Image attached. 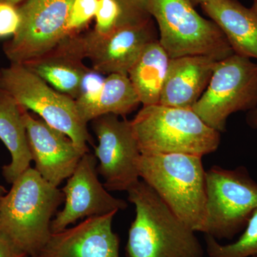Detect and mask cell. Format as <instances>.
<instances>
[{"instance_id":"obj_1","label":"cell","mask_w":257,"mask_h":257,"mask_svg":"<svg viewBox=\"0 0 257 257\" xmlns=\"http://www.w3.org/2000/svg\"><path fill=\"white\" fill-rule=\"evenodd\" d=\"M135 207L128 229L126 257H203L196 232L179 219L143 180L127 191Z\"/></svg>"},{"instance_id":"obj_2","label":"cell","mask_w":257,"mask_h":257,"mask_svg":"<svg viewBox=\"0 0 257 257\" xmlns=\"http://www.w3.org/2000/svg\"><path fill=\"white\" fill-rule=\"evenodd\" d=\"M64 201L61 189L30 167L3 198L0 231L29 256H35L50 239L52 216Z\"/></svg>"},{"instance_id":"obj_3","label":"cell","mask_w":257,"mask_h":257,"mask_svg":"<svg viewBox=\"0 0 257 257\" xmlns=\"http://www.w3.org/2000/svg\"><path fill=\"white\" fill-rule=\"evenodd\" d=\"M140 178L195 232H202L207 185L202 157L185 154L142 155Z\"/></svg>"},{"instance_id":"obj_4","label":"cell","mask_w":257,"mask_h":257,"mask_svg":"<svg viewBox=\"0 0 257 257\" xmlns=\"http://www.w3.org/2000/svg\"><path fill=\"white\" fill-rule=\"evenodd\" d=\"M141 155L185 154L203 157L216 151L221 133L191 109L143 106L131 120Z\"/></svg>"},{"instance_id":"obj_5","label":"cell","mask_w":257,"mask_h":257,"mask_svg":"<svg viewBox=\"0 0 257 257\" xmlns=\"http://www.w3.org/2000/svg\"><path fill=\"white\" fill-rule=\"evenodd\" d=\"M149 13L170 58L202 55L220 61L234 54L219 27L198 14L187 0H149Z\"/></svg>"},{"instance_id":"obj_6","label":"cell","mask_w":257,"mask_h":257,"mask_svg":"<svg viewBox=\"0 0 257 257\" xmlns=\"http://www.w3.org/2000/svg\"><path fill=\"white\" fill-rule=\"evenodd\" d=\"M0 88L20 106L65 134L83 154L89 152L87 143L93 145L92 138L72 98L57 92L23 64L1 68Z\"/></svg>"},{"instance_id":"obj_7","label":"cell","mask_w":257,"mask_h":257,"mask_svg":"<svg viewBox=\"0 0 257 257\" xmlns=\"http://www.w3.org/2000/svg\"><path fill=\"white\" fill-rule=\"evenodd\" d=\"M207 204L202 233L216 240L232 239L245 229L257 209V182L246 167L206 171Z\"/></svg>"},{"instance_id":"obj_8","label":"cell","mask_w":257,"mask_h":257,"mask_svg":"<svg viewBox=\"0 0 257 257\" xmlns=\"http://www.w3.org/2000/svg\"><path fill=\"white\" fill-rule=\"evenodd\" d=\"M257 107V63L233 54L218 61L205 92L192 109L210 127L226 131L228 118Z\"/></svg>"},{"instance_id":"obj_9","label":"cell","mask_w":257,"mask_h":257,"mask_svg":"<svg viewBox=\"0 0 257 257\" xmlns=\"http://www.w3.org/2000/svg\"><path fill=\"white\" fill-rule=\"evenodd\" d=\"M74 0H25L21 23L3 50L10 63L25 64L55 48L63 39Z\"/></svg>"},{"instance_id":"obj_10","label":"cell","mask_w":257,"mask_h":257,"mask_svg":"<svg viewBox=\"0 0 257 257\" xmlns=\"http://www.w3.org/2000/svg\"><path fill=\"white\" fill-rule=\"evenodd\" d=\"M92 124L99 141L94 147V156L99 161L97 172L104 179V187L109 192H127L140 181L142 155L132 121L107 114L93 119Z\"/></svg>"},{"instance_id":"obj_11","label":"cell","mask_w":257,"mask_h":257,"mask_svg":"<svg viewBox=\"0 0 257 257\" xmlns=\"http://www.w3.org/2000/svg\"><path fill=\"white\" fill-rule=\"evenodd\" d=\"M83 60L92 62V69L102 74L128 72L150 42L158 40L152 18L126 25L106 35L94 30L70 37Z\"/></svg>"},{"instance_id":"obj_12","label":"cell","mask_w":257,"mask_h":257,"mask_svg":"<svg viewBox=\"0 0 257 257\" xmlns=\"http://www.w3.org/2000/svg\"><path fill=\"white\" fill-rule=\"evenodd\" d=\"M97 174L96 157L87 152L61 189L64 195V206L51 222L52 234L64 231L82 218L106 215L127 207L125 201L109 194Z\"/></svg>"},{"instance_id":"obj_13","label":"cell","mask_w":257,"mask_h":257,"mask_svg":"<svg viewBox=\"0 0 257 257\" xmlns=\"http://www.w3.org/2000/svg\"><path fill=\"white\" fill-rule=\"evenodd\" d=\"M23 118L35 170L49 183L58 187L74 173L84 154L65 134L35 117L25 108Z\"/></svg>"},{"instance_id":"obj_14","label":"cell","mask_w":257,"mask_h":257,"mask_svg":"<svg viewBox=\"0 0 257 257\" xmlns=\"http://www.w3.org/2000/svg\"><path fill=\"white\" fill-rule=\"evenodd\" d=\"M116 211L92 216L73 227L52 234L33 257H120V240L112 229Z\"/></svg>"},{"instance_id":"obj_15","label":"cell","mask_w":257,"mask_h":257,"mask_svg":"<svg viewBox=\"0 0 257 257\" xmlns=\"http://www.w3.org/2000/svg\"><path fill=\"white\" fill-rule=\"evenodd\" d=\"M217 62L202 55L171 58L160 104L192 109L205 92Z\"/></svg>"},{"instance_id":"obj_16","label":"cell","mask_w":257,"mask_h":257,"mask_svg":"<svg viewBox=\"0 0 257 257\" xmlns=\"http://www.w3.org/2000/svg\"><path fill=\"white\" fill-rule=\"evenodd\" d=\"M236 55L257 60V15L238 0H209L201 5Z\"/></svg>"},{"instance_id":"obj_17","label":"cell","mask_w":257,"mask_h":257,"mask_svg":"<svg viewBox=\"0 0 257 257\" xmlns=\"http://www.w3.org/2000/svg\"><path fill=\"white\" fill-rule=\"evenodd\" d=\"M67 39L50 52L23 64L57 92L75 100L89 67Z\"/></svg>"},{"instance_id":"obj_18","label":"cell","mask_w":257,"mask_h":257,"mask_svg":"<svg viewBox=\"0 0 257 257\" xmlns=\"http://www.w3.org/2000/svg\"><path fill=\"white\" fill-rule=\"evenodd\" d=\"M0 140L11 156L10 163L3 167V175L7 182L12 184L30 168L32 157L24 121L23 107L1 88Z\"/></svg>"},{"instance_id":"obj_19","label":"cell","mask_w":257,"mask_h":257,"mask_svg":"<svg viewBox=\"0 0 257 257\" xmlns=\"http://www.w3.org/2000/svg\"><path fill=\"white\" fill-rule=\"evenodd\" d=\"M170 57L158 40L150 42L128 72L143 106L160 104Z\"/></svg>"},{"instance_id":"obj_20","label":"cell","mask_w":257,"mask_h":257,"mask_svg":"<svg viewBox=\"0 0 257 257\" xmlns=\"http://www.w3.org/2000/svg\"><path fill=\"white\" fill-rule=\"evenodd\" d=\"M141 104L127 75L109 74L104 79L94 119L107 114L125 116Z\"/></svg>"},{"instance_id":"obj_21","label":"cell","mask_w":257,"mask_h":257,"mask_svg":"<svg viewBox=\"0 0 257 257\" xmlns=\"http://www.w3.org/2000/svg\"><path fill=\"white\" fill-rule=\"evenodd\" d=\"M239 239L221 244L214 237L205 234L206 250L209 257L257 256V209L253 211Z\"/></svg>"},{"instance_id":"obj_22","label":"cell","mask_w":257,"mask_h":257,"mask_svg":"<svg viewBox=\"0 0 257 257\" xmlns=\"http://www.w3.org/2000/svg\"><path fill=\"white\" fill-rule=\"evenodd\" d=\"M151 18L128 11L116 0H99L94 30L99 35H106L126 25Z\"/></svg>"},{"instance_id":"obj_23","label":"cell","mask_w":257,"mask_h":257,"mask_svg":"<svg viewBox=\"0 0 257 257\" xmlns=\"http://www.w3.org/2000/svg\"><path fill=\"white\" fill-rule=\"evenodd\" d=\"M104 78L103 74L92 68L88 69L83 77L76 105L81 117L85 122L94 119V112L99 101Z\"/></svg>"},{"instance_id":"obj_24","label":"cell","mask_w":257,"mask_h":257,"mask_svg":"<svg viewBox=\"0 0 257 257\" xmlns=\"http://www.w3.org/2000/svg\"><path fill=\"white\" fill-rule=\"evenodd\" d=\"M98 3L99 0H74L64 29L63 39L78 35L91 20L95 18Z\"/></svg>"},{"instance_id":"obj_25","label":"cell","mask_w":257,"mask_h":257,"mask_svg":"<svg viewBox=\"0 0 257 257\" xmlns=\"http://www.w3.org/2000/svg\"><path fill=\"white\" fill-rule=\"evenodd\" d=\"M21 23L18 6L0 3V38L14 36Z\"/></svg>"},{"instance_id":"obj_26","label":"cell","mask_w":257,"mask_h":257,"mask_svg":"<svg viewBox=\"0 0 257 257\" xmlns=\"http://www.w3.org/2000/svg\"><path fill=\"white\" fill-rule=\"evenodd\" d=\"M0 257H30L0 231Z\"/></svg>"},{"instance_id":"obj_27","label":"cell","mask_w":257,"mask_h":257,"mask_svg":"<svg viewBox=\"0 0 257 257\" xmlns=\"http://www.w3.org/2000/svg\"><path fill=\"white\" fill-rule=\"evenodd\" d=\"M124 8L135 14L151 16L149 13V0H116ZM152 17V16H151Z\"/></svg>"},{"instance_id":"obj_28","label":"cell","mask_w":257,"mask_h":257,"mask_svg":"<svg viewBox=\"0 0 257 257\" xmlns=\"http://www.w3.org/2000/svg\"><path fill=\"white\" fill-rule=\"evenodd\" d=\"M246 121L250 127L257 130V107L253 110L248 111Z\"/></svg>"},{"instance_id":"obj_29","label":"cell","mask_w":257,"mask_h":257,"mask_svg":"<svg viewBox=\"0 0 257 257\" xmlns=\"http://www.w3.org/2000/svg\"><path fill=\"white\" fill-rule=\"evenodd\" d=\"M25 1V0H0V3H8V4L19 6V5L22 4Z\"/></svg>"},{"instance_id":"obj_30","label":"cell","mask_w":257,"mask_h":257,"mask_svg":"<svg viewBox=\"0 0 257 257\" xmlns=\"http://www.w3.org/2000/svg\"><path fill=\"white\" fill-rule=\"evenodd\" d=\"M7 193H8V191L6 190V189H5L3 185L0 184V208H1L2 202H3V198H4L5 195Z\"/></svg>"},{"instance_id":"obj_31","label":"cell","mask_w":257,"mask_h":257,"mask_svg":"<svg viewBox=\"0 0 257 257\" xmlns=\"http://www.w3.org/2000/svg\"><path fill=\"white\" fill-rule=\"evenodd\" d=\"M189 3H190L193 6L195 7L197 5H202L204 3H207L209 0H187Z\"/></svg>"},{"instance_id":"obj_32","label":"cell","mask_w":257,"mask_h":257,"mask_svg":"<svg viewBox=\"0 0 257 257\" xmlns=\"http://www.w3.org/2000/svg\"><path fill=\"white\" fill-rule=\"evenodd\" d=\"M251 9L254 12L255 14L257 15V0H253V4L251 7Z\"/></svg>"},{"instance_id":"obj_33","label":"cell","mask_w":257,"mask_h":257,"mask_svg":"<svg viewBox=\"0 0 257 257\" xmlns=\"http://www.w3.org/2000/svg\"><path fill=\"white\" fill-rule=\"evenodd\" d=\"M0 72H1V68H0Z\"/></svg>"},{"instance_id":"obj_34","label":"cell","mask_w":257,"mask_h":257,"mask_svg":"<svg viewBox=\"0 0 257 257\" xmlns=\"http://www.w3.org/2000/svg\"><path fill=\"white\" fill-rule=\"evenodd\" d=\"M253 257H257V256H253Z\"/></svg>"}]
</instances>
